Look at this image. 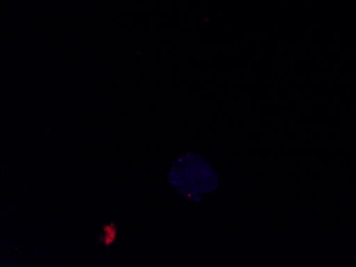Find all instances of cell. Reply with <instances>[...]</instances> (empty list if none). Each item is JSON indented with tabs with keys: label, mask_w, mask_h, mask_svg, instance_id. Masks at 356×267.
Wrapping results in <instances>:
<instances>
[{
	"label": "cell",
	"mask_w": 356,
	"mask_h": 267,
	"mask_svg": "<svg viewBox=\"0 0 356 267\" xmlns=\"http://www.w3.org/2000/svg\"><path fill=\"white\" fill-rule=\"evenodd\" d=\"M104 231H105V236L101 239V242L105 246H109L115 242V238H117V227L115 224L106 225L104 226Z\"/></svg>",
	"instance_id": "6da1fadb"
}]
</instances>
